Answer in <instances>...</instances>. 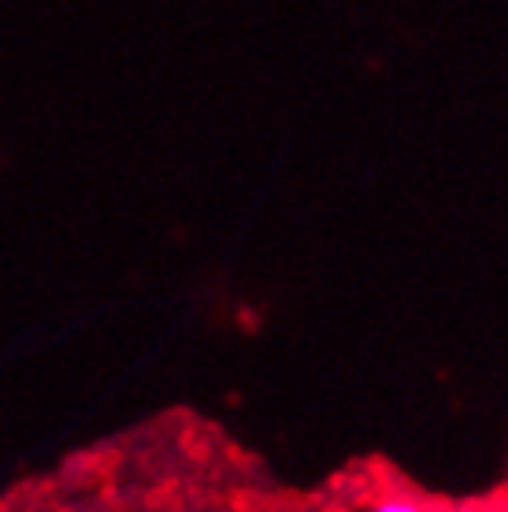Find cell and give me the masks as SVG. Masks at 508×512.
Listing matches in <instances>:
<instances>
[{
    "mask_svg": "<svg viewBox=\"0 0 508 512\" xmlns=\"http://www.w3.org/2000/svg\"><path fill=\"white\" fill-rule=\"evenodd\" d=\"M368 512H427V509L412 498H382V501H375Z\"/></svg>",
    "mask_w": 508,
    "mask_h": 512,
    "instance_id": "obj_1",
    "label": "cell"
}]
</instances>
